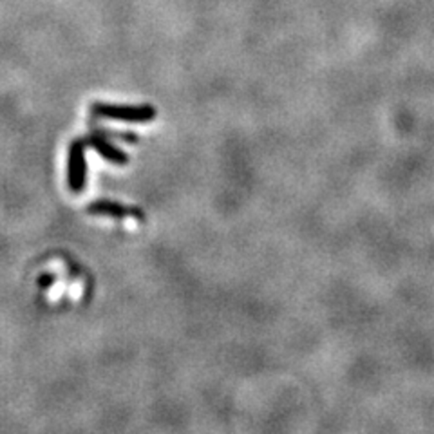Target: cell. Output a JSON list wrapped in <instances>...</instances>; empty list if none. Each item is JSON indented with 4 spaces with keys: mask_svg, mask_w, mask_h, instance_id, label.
Segmentation results:
<instances>
[{
    "mask_svg": "<svg viewBox=\"0 0 434 434\" xmlns=\"http://www.w3.org/2000/svg\"><path fill=\"white\" fill-rule=\"evenodd\" d=\"M91 114L105 120L125 121V123H149L156 118V108L152 105H111L97 104L91 105Z\"/></svg>",
    "mask_w": 434,
    "mask_h": 434,
    "instance_id": "cell-1",
    "label": "cell"
},
{
    "mask_svg": "<svg viewBox=\"0 0 434 434\" xmlns=\"http://www.w3.org/2000/svg\"><path fill=\"white\" fill-rule=\"evenodd\" d=\"M85 140L80 138L71 142L67 152V185L73 194L84 192L87 185V159H85Z\"/></svg>",
    "mask_w": 434,
    "mask_h": 434,
    "instance_id": "cell-2",
    "label": "cell"
},
{
    "mask_svg": "<svg viewBox=\"0 0 434 434\" xmlns=\"http://www.w3.org/2000/svg\"><path fill=\"white\" fill-rule=\"evenodd\" d=\"M87 212L92 216H111L114 219H127L134 217L138 221H145V213L138 206H127L113 199H94L87 205Z\"/></svg>",
    "mask_w": 434,
    "mask_h": 434,
    "instance_id": "cell-3",
    "label": "cell"
},
{
    "mask_svg": "<svg viewBox=\"0 0 434 434\" xmlns=\"http://www.w3.org/2000/svg\"><path fill=\"white\" fill-rule=\"evenodd\" d=\"M84 140L87 149H94V151H97L100 156H104L108 163H114V165H127V163H129V156L121 151V149H118V147L114 145V143L111 142L100 129H97V127H94V130H92L87 138Z\"/></svg>",
    "mask_w": 434,
    "mask_h": 434,
    "instance_id": "cell-4",
    "label": "cell"
},
{
    "mask_svg": "<svg viewBox=\"0 0 434 434\" xmlns=\"http://www.w3.org/2000/svg\"><path fill=\"white\" fill-rule=\"evenodd\" d=\"M97 129H100L101 132L105 134V136H114V138H120V140H125V142H138V138L134 136V134L129 132H114V130H108V129H101V127H97Z\"/></svg>",
    "mask_w": 434,
    "mask_h": 434,
    "instance_id": "cell-5",
    "label": "cell"
},
{
    "mask_svg": "<svg viewBox=\"0 0 434 434\" xmlns=\"http://www.w3.org/2000/svg\"><path fill=\"white\" fill-rule=\"evenodd\" d=\"M53 280H54V277L47 273L46 279H44V277H42V279H40V286H42V288H47V286H51V284H53Z\"/></svg>",
    "mask_w": 434,
    "mask_h": 434,
    "instance_id": "cell-6",
    "label": "cell"
}]
</instances>
